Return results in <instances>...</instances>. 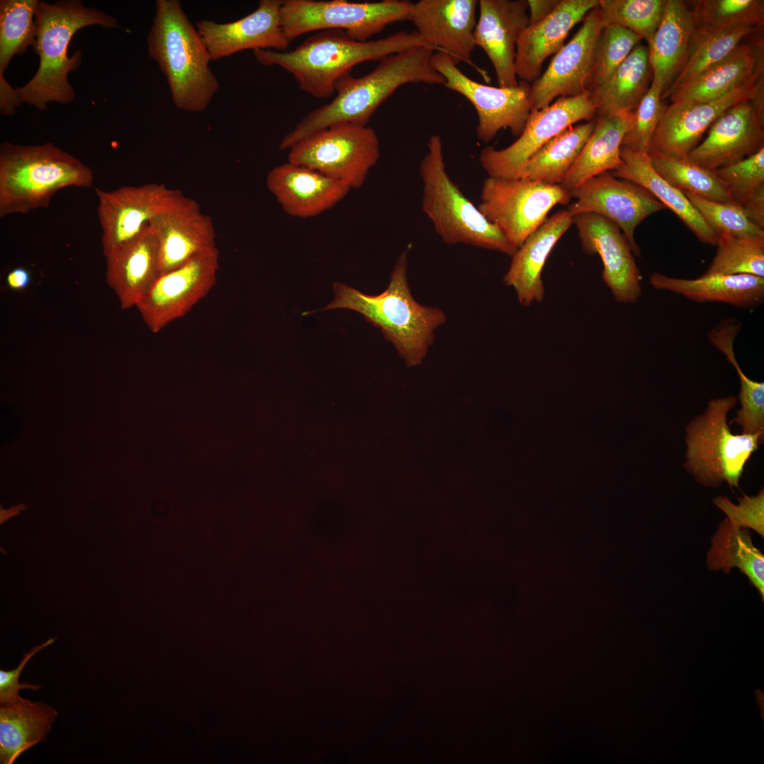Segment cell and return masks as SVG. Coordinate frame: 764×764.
<instances>
[{
	"mask_svg": "<svg viewBox=\"0 0 764 764\" xmlns=\"http://www.w3.org/2000/svg\"><path fill=\"white\" fill-rule=\"evenodd\" d=\"M435 50L417 46L389 55L367 74L342 76L335 84V97L310 111L282 139L279 148L289 150L310 135L331 125L351 122L367 125L378 108L401 86L408 83L444 85V77L434 67Z\"/></svg>",
	"mask_w": 764,
	"mask_h": 764,
	"instance_id": "1",
	"label": "cell"
},
{
	"mask_svg": "<svg viewBox=\"0 0 764 764\" xmlns=\"http://www.w3.org/2000/svg\"><path fill=\"white\" fill-rule=\"evenodd\" d=\"M417 46L432 47L415 30L365 42L354 40L341 30H323L293 50H256L253 53L260 64L279 66L291 74L301 91L326 98L335 93L337 81L358 64L380 61Z\"/></svg>",
	"mask_w": 764,
	"mask_h": 764,
	"instance_id": "2",
	"label": "cell"
},
{
	"mask_svg": "<svg viewBox=\"0 0 764 764\" xmlns=\"http://www.w3.org/2000/svg\"><path fill=\"white\" fill-rule=\"evenodd\" d=\"M408 251L400 253L386 289L366 294L341 282L332 285L335 297L321 311L349 309L379 328L408 366L420 364L433 344L434 330L446 320L439 308L424 306L413 298L407 278Z\"/></svg>",
	"mask_w": 764,
	"mask_h": 764,
	"instance_id": "3",
	"label": "cell"
},
{
	"mask_svg": "<svg viewBox=\"0 0 764 764\" xmlns=\"http://www.w3.org/2000/svg\"><path fill=\"white\" fill-rule=\"evenodd\" d=\"M35 24L36 40L33 48L40 58L39 66L28 82L16 88V93L20 105L27 103L44 110L48 108L49 103H68L74 99L68 74L79 68L82 57L80 50L68 57L69 45L74 34L88 26L115 28L119 24L113 16L86 7L79 0L40 1Z\"/></svg>",
	"mask_w": 764,
	"mask_h": 764,
	"instance_id": "4",
	"label": "cell"
},
{
	"mask_svg": "<svg viewBox=\"0 0 764 764\" xmlns=\"http://www.w3.org/2000/svg\"><path fill=\"white\" fill-rule=\"evenodd\" d=\"M147 37L149 57L166 76L174 105L202 112L219 89L212 61L196 27L178 0L156 1Z\"/></svg>",
	"mask_w": 764,
	"mask_h": 764,
	"instance_id": "5",
	"label": "cell"
},
{
	"mask_svg": "<svg viewBox=\"0 0 764 764\" xmlns=\"http://www.w3.org/2000/svg\"><path fill=\"white\" fill-rule=\"evenodd\" d=\"M91 169L53 143L0 146V216L47 208L60 189L90 187Z\"/></svg>",
	"mask_w": 764,
	"mask_h": 764,
	"instance_id": "6",
	"label": "cell"
},
{
	"mask_svg": "<svg viewBox=\"0 0 764 764\" xmlns=\"http://www.w3.org/2000/svg\"><path fill=\"white\" fill-rule=\"evenodd\" d=\"M419 171L422 183V209L445 243L465 244L511 256L515 253L517 248L450 178L439 134L429 137Z\"/></svg>",
	"mask_w": 764,
	"mask_h": 764,
	"instance_id": "7",
	"label": "cell"
},
{
	"mask_svg": "<svg viewBox=\"0 0 764 764\" xmlns=\"http://www.w3.org/2000/svg\"><path fill=\"white\" fill-rule=\"evenodd\" d=\"M736 403L733 395L712 399L705 412L686 427L684 467L705 487H717L726 482L731 488H739L745 465L763 436L731 432L727 415Z\"/></svg>",
	"mask_w": 764,
	"mask_h": 764,
	"instance_id": "8",
	"label": "cell"
},
{
	"mask_svg": "<svg viewBox=\"0 0 764 764\" xmlns=\"http://www.w3.org/2000/svg\"><path fill=\"white\" fill-rule=\"evenodd\" d=\"M412 4L407 0H284L281 24L289 42L323 30H341L352 39L365 42L390 24L408 21Z\"/></svg>",
	"mask_w": 764,
	"mask_h": 764,
	"instance_id": "9",
	"label": "cell"
},
{
	"mask_svg": "<svg viewBox=\"0 0 764 764\" xmlns=\"http://www.w3.org/2000/svg\"><path fill=\"white\" fill-rule=\"evenodd\" d=\"M381 156L375 130L351 122L335 124L289 149L288 161L313 169L350 189L361 187Z\"/></svg>",
	"mask_w": 764,
	"mask_h": 764,
	"instance_id": "10",
	"label": "cell"
},
{
	"mask_svg": "<svg viewBox=\"0 0 764 764\" xmlns=\"http://www.w3.org/2000/svg\"><path fill=\"white\" fill-rule=\"evenodd\" d=\"M571 198L560 185L488 176L478 208L518 249L543 224L554 206L567 204Z\"/></svg>",
	"mask_w": 764,
	"mask_h": 764,
	"instance_id": "11",
	"label": "cell"
},
{
	"mask_svg": "<svg viewBox=\"0 0 764 764\" xmlns=\"http://www.w3.org/2000/svg\"><path fill=\"white\" fill-rule=\"evenodd\" d=\"M432 61L444 77V86L465 97L475 109L476 135L480 141H492L502 129H509L514 137L520 136L532 112L531 83L521 81L514 87L485 85L463 74L442 52L435 51Z\"/></svg>",
	"mask_w": 764,
	"mask_h": 764,
	"instance_id": "12",
	"label": "cell"
},
{
	"mask_svg": "<svg viewBox=\"0 0 764 764\" xmlns=\"http://www.w3.org/2000/svg\"><path fill=\"white\" fill-rule=\"evenodd\" d=\"M596 108L589 92L574 97L558 98L538 110H533L524 129L509 146L496 149L483 148L479 161L488 176L507 179L521 178L528 158L558 134L580 121H590Z\"/></svg>",
	"mask_w": 764,
	"mask_h": 764,
	"instance_id": "13",
	"label": "cell"
},
{
	"mask_svg": "<svg viewBox=\"0 0 764 764\" xmlns=\"http://www.w3.org/2000/svg\"><path fill=\"white\" fill-rule=\"evenodd\" d=\"M216 247L202 251L183 265L159 275L136 305L154 333L185 316L214 287L219 270Z\"/></svg>",
	"mask_w": 764,
	"mask_h": 764,
	"instance_id": "14",
	"label": "cell"
},
{
	"mask_svg": "<svg viewBox=\"0 0 764 764\" xmlns=\"http://www.w3.org/2000/svg\"><path fill=\"white\" fill-rule=\"evenodd\" d=\"M570 194L576 199L567 209L572 216L594 213L608 219L623 231L633 254L638 257L636 228L647 216L666 208L644 187L618 180L610 171L587 180Z\"/></svg>",
	"mask_w": 764,
	"mask_h": 764,
	"instance_id": "15",
	"label": "cell"
},
{
	"mask_svg": "<svg viewBox=\"0 0 764 764\" xmlns=\"http://www.w3.org/2000/svg\"><path fill=\"white\" fill-rule=\"evenodd\" d=\"M582 21L573 37L555 54L545 72L531 84L532 111L547 107L556 98L589 92L594 50L603 28L598 6Z\"/></svg>",
	"mask_w": 764,
	"mask_h": 764,
	"instance_id": "16",
	"label": "cell"
},
{
	"mask_svg": "<svg viewBox=\"0 0 764 764\" xmlns=\"http://www.w3.org/2000/svg\"><path fill=\"white\" fill-rule=\"evenodd\" d=\"M95 190L105 256L139 234L183 194L158 183L122 186L111 191Z\"/></svg>",
	"mask_w": 764,
	"mask_h": 764,
	"instance_id": "17",
	"label": "cell"
},
{
	"mask_svg": "<svg viewBox=\"0 0 764 764\" xmlns=\"http://www.w3.org/2000/svg\"><path fill=\"white\" fill-rule=\"evenodd\" d=\"M761 75L715 100L665 105L648 154L687 157L722 113L739 103L751 100Z\"/></svg>",
	"mask_w": 764,
	"mask_h": 764,
	"instance_id": "18",
	"label": "cell"
},
{
	"mask_svg": "<svg viewBox=\"0 0 764 764\" xmlns=\"http://www.w3.org/2000/svg\"><path fill=\"white\" fill-rule=\"evenodd\" d=\"M478 7L477 0H419L413 3L408 21L435 51L448 54L456 64H467L490 82L487 72L472 60Z\"/></svg>",
	"mask_w": 764,
	"mask_h": 764,
	"instance_id": "19",
	"label": "cell"
},
{
	"mask_svg": "<svg viewBox=\"0 0 764 764\" xmlns=\"http://www.w3.org/2000/svg\"><path fill=\"white\" fill-rule=\"evenodd\" d=\"M583 250L597 253L603 263L602 278L619 303H633L642 294L641 274L630 245L620 228L594 213L572 216Z\"/></svg>",
	"mask_w": 764,
	"mask_h": 764,
	"instance_id": "20",
	"label": "cell"
},
{
	"mask_svg": "<svg viewBox=\"0 0 764 764\" xmlns=\"http://www.w3.org/2000/svg\"><path fill=\"white\" fill-rule=\"evenodd\" d=\"M282 0H261L257 8L235 21L220 23L201 19L195 27L212 60L245 50L286 51L290 42L281 24Z\"/></svg>",
	"mask_w": 764,
	"mask_h": 764,
	"instance_id": "21",
	"label": "cell"
},
{
	"mask_svg": "<svg viewBox=\"0 0 764 764\" xmlns=\"http://www.w3.org/2000/svg\"><path fill=\"white\" fill-rule=\"evenodd\" d=\"M149 226L158 242L160 275L216 247L212 218L202 212L196 200L183 194L151 219Z\"/></svg>",
	"mask_w": 764,
	"mask_h": 764,
	"instance_id": "22",
	"label": "cell"
},
{
	"mask_svg": "<svg viewBox=\"0 0 764 764\" xmlns=\"http://www.w3.org/2000/svg\"><path fill=\"white\" fill-rule=\"evenodd\" d=\"M763 125L750 100L739 103L715 120L687 157L713 171L739 162L764 147Z\"/></svg>",
	"mask_w": 764,
	"mask_h": 764,
	"instance_id": "23",
	"label": "cell"
},
{
	"mask_svg": "<svg viewBox=\"0 0 764 764\" xmlns=\"http://www.w3.org/2000/svg\"><path fill=\"white\" fill-rule=\"evenodd\" d=\"M474 36L476 47L487 54L499 86L519 83L515 72L517 40L529 24L527 0H480Z\"/></svg>",
	"mask_w": 764,
	"mask_h": 764,
	"instance_id": "24",
	"label": "cell"
},
{
	"mask_svg": "<svg viewBox=\"0 0 764 764\" xmlns=\"http://www.w3.org/2000/svg\"><path fill=\"white\" fill-rule=\"evenodd\" d=\"M266 185L287 214L301 219L332 209L351 190L338 180L289 161L273 168L267 175Z\"/></svg>",
	"mask_w": 764,
	"mask_h": 764,
	"instance_id": "25",
	"label": "cell"
},
{
	"mask_svg": "<svg viewBox=\"0 0 764 764\" xmlns=\"http://www.w3.org/2000/svg\"><path fill=\"white\" fill-rule=\"evenodd\" d=\"M599 3L600 0H561L544 19L528 24L516 42V76L529 83L538 79L544 61L563 47L572 28Z\"/></svg>",
	"mask_w": 764,
	"mask_h": 764,
	"instance_id": "26",
	"label": "cell"
},
{
	"mask_svg": "<svg viewBox=\"0 0 764 764\" xmlns=\"http://www.w3.org/2000/svg\"><path fill=\"white\" fill-rule=\"evenodd\" d=\"M106 282L122 309L136 306L160 275L158 239L146 226L106 256Z\"/></svg>",
	"mask_w": 764,
	"mask_h": 764,
	"instance_id": "27",
	"label": "cell"
},
{
	"mask_svg": "<svg viewBox=\"0 0 764 764\" xmlns=\"http://www.w3.org/2000/svg\"><path fill=\"white\" fill-rule=\"evenodd\" d=\"M572 224V216L567 209L558 211L546 219L511 256L503 281L514 289L522 306L543 300V267L555 244Z\"/></svg>",
	"mask_w": 764,
	"mask_h": 764,
	"instance_id": "28",
	"label": "cell"
},
{
	"mask_svg": "<svg viewBox=\"0 0 764 764\" xmlns=\"http://www.w3.org/2000/svg\"><path fill=\"white\" fill-rule=\"evenodd\" d=\"M652 286L697 302H720L742 309L754 308L764 301V277L751 274H703L682 279L654 272Z\"/></svg>",
	"mask_w": 764,
	"mask_h": 764,
	"instance_id": "29",
	"label": "cell"
},
{
	"mask_svg": "<svg viewBox=\"0 0 764 764\" xmlns=\"http://www.w3.org/2000/svg\"><path fill=\"white\" fill-rule=\"evenodd\" d=\"M695 30V20L686 3L667 0L661 22L647 46L652 79L662 84V96L685 62Z\"/></svg>",
	"mask_w": 764,
	"mask_h": 764,
	"instance_id": "30",
	"label": "cell"
},
{
	"mask_svg": "<svg viewBox=\"0 0 764 764\" xmlns=\"http://www.w3.org/2000/svg\"><path fill=\"white\" fill-rule=\"evenodd\" d=\"M621 163L610 171L617 178L648 190L670 209L702 243L716 245L719 236L708 226L683 192L664 180L654 170L648 154L620 148Z\"/></svg>",
	"mask_w": 764,
	"mask_h": 764,
	"instance_id": "31",
	"label": "cell"
},
{
	"mask_svg": "<svg viewBox=\"0 0 764 764\" xmlns=\"http://www.w3.org/2000/svg\"><path fill=\"white\" fill-rule=\"evenodd\" d=\"M632 120V112L596 115L591 135L560 185L571 193L587 180L618 168Z\"/></svg>",
	"mask_w": 764,
	"mask_h": 764,
	"instance_id": "32",
	"label": "cell"
},
{
	"mask_svg": "<svg viewBox=\"0 0 764 764\" xmlns=\"http://www.w3.org/2000/svg\"><path fill=\"white\" fill-rule=\"evenodd\" d=\"M753 49L740 44L726 57L685 82L670 95L671 102L717 99L763 74Z\"/></svg>",
	"mask_w": 764,
	"mask_h": 764,
	"instance_id": "33",
	"label": "cell"
},
{
	"mask_svg": "<svg viewBox=\"0 0 764 764\" xmlns=\"http://www.w3.org/2000/svg\"><path fill=\"white\" fill-rule=\"evenodd\" d=\"M652 81L647 47L639 43L605 83L589 91L596 115L633 112Z\"/></svg>",
	"mask_w": 764,
	"mask_h": 764,
	"instance_id": "34",
	"label": "cell"
},
{
	"mask_svg": "<svg viewBox=\"0 0 764 764\" xmlns=\"http://www.w3.org/2000/svg\"><path fill=\"white\" fill-rule=\"evenodd\" d=\"M57 716L51 705L24 698L0 705V763L12 764L24 751L44 741Z\"/></svg>",
	"mask_w": 764,
	"mask_h": 764,
	"instance_id": "35",
	"label": "cell"
},
{
	"mask_svg": "<svg viewBox=\"0 0 764 764\" xmlns=\"http://www.w3.org/2000/svg\"><path fill=\"white\" fill-rule=\"evenodd\" d=\"M711 571L729 574L738 568L764 600V555L753 544L748 528H740L727 518L720 522L707 553Z\"/></svg>",
	"mask_w": 764,
	"mask_h": 764,
	"instance_id": "36",
	"label": "cell"
},
{
	"mask_svg": "<svg viewBox=\"0 0 764 764\" xmlns=\"http://www.w3.org/2000/svg\"><path fill=\"white\" fill-rule=\"evenodd\" d=\"M594 124L592 120L571 126L551 139L528 158L521 178L560 185L581 152Z\"/></svg>",
	"mask_w": 764,
	"mask_h": 764,
	"instance_id": "37",
	"label": "cell"
},
{
	"mask_svg": "<svg viewBox=\"0 0 764 764\" xmlns=\"http://www.w3.org/2000/svg\"><path fill=\"white\" fill-rule=\"evenodd\" d=\"M38 0L0 1V100L7 102L15 88L4 73L12 57L33 47L36 40L35 13Z\"/></svg>",
	"mask_w": 764,
	"mask_h": 764,
	"instance_id": "38",
	"label": "cell"
},
{
	"mask_svg": "<svg viewBox=\"0 0 764 764\" xmlns=\"http://www.w3.org/2000/svg\"><path fill=\"white\" fill-rule=\"evenodd\" d=\"M754 28L743 26L714 30L695 27L685 62L661 98L669 96L675 89L726 57Z\"/></svg>",
	"mask_w": 764,
	"mask_h": 764,
	"instance_id": "39",
	"label": "cell"
},
{
	"mask_svg": "<svg viewBox=\"0 0 764 764\" xmlns=\"http://www.w3.org/2000/svg\"><path fill=\"white\" fill-rule=\"evenodd\" d=\"M649 156L658 174L677 189L711 201L732 202L725 185L714 171L694 163L688 157Z\"/></svg>",
	"mask_w": 764,
	"mask_h": 764,
	"instance_id": "40",
	"label": "cell"
},
{
	"mask_svg": "<svg viewBox=\"0 0 764 764\" xmlns=\"http://www.w3.org/2000/svg\"><path fill=\"white\" fill-rule=\"evenodd\" d=\"M695 27L726 30L761 25L764 21L763 0L690 1Z\"/></svg>",
	"mask_w": 764,
	"mask_h": 764,
	"instance_id": "41",
	"label": "cell"
},
{
	"mask_svg": "<svg viewBox=\"0 0 764 764\" xmlns=\"http://www.w3.org/2000/svg\"><path fill=\"white\" fill-rule=\"evenodd\" d=\"M716 245V254L705 274L764 277V234L745 238L720 235Z\"/></svg>",
	"mask_w": 764,
	"mask_h": 764,
	"instance_id": "42",
	"label": "cell"
},
{
	"mask_svg": "<svg viewBox=\"0 0 764 764\" xmlns=\"http://www.w3.org/2000/svg\"><path fill=\"white\" fill-rule=\"evenodd\" d=\"M667 0H600L603 27L626 28L649 42L656 30Z\"/></svg>",
	"mask_w": 764,
	"mask_h": 764,
	"instance_id": "43",
	"label": "cell"
},
{
	"mask_svg": "<svg viewBox=\"0 0 764 764\" xmlns=\"http://www.w3.org/2000/svg\"><path fill=\"white\" fill-rule=\"evenodd\" d=\"M642 40L626 28L613 25L604 26L594 50L589 91L605 83Z\"/></svg>",
	"mask_w": 764,
	"mask_h": 764,
	"instance_id": "44",
	"label": "cell"
},
{
	"mask_svg": "<svg viewBox=\"0 0 764 764\" xmlns=\"http://www.w3.org/2000/svg\"><path fill=\"white\" fill-rule=\"evenodd\" d=\"M714 172L725 185L731 202L740 207L764 197V147Z\"/></svg>",
	"mask_w": 764,
	"mask_h": 764,
	"instance_id": "45",
	"label": "cell"
},
{
	"mask_svg": "<svg viewBox=\"0 0 764 764\" xmlns=\"http://www.w3.org/2000/svg\"><path fill=\"white\" fill-rule=\"evenodd\" d=\"M682 192L719 236L745 238L764 234V230L751 222L736 204L711 201L688 192Z\"/></svg>",
	"mask_w": 764,
	"mask_h": 764,
	"instance_id": "46",
	"label": "cell"
},
{
	"mask_svg": "<svg viewBox=\"0 0 764 764\" xmlns=\"http://www.w3.org/2000/svg\"><path fill=\"white\" fill-rule=\"evenodd\" d=\"M662 93V84L652 79L648 91L632 112V122L621 146L648 154L665 106L661 101Z\"/></svg>",
	"mask_w": 764,
	"mask_h": 764,
	"instance_id": "47",
	"label": "cell"
},
{
	"mask_svg": "<svg viewBox=\"0 0 764 764\" xmlns=\"http://www.w3.org/2000/svg\"><path fill=\"white\" fill-rule=\"evenodd\" d=\"M735 369L740 380V391L738 399L741 409L737 416L730 421L742 428L743 434H756L764 433V383L748 378L741 370L736 357L729 361Z\"/></svg>",
	"mask_w": 764,
	"mask_h": 764,
	"instance_id": "48",
	"label": "cell"
},
{
	"mask_svg": "<svg viewBox=\"0 0 764 764\" xmlns=\"http://www.w3.org/2000/svg\"><path fill=\"white\" fill-rule=\"evenodd\" d=\"M739 504H734L726 496H717L714 504L722 510L727 519L733 524L752 529L764 537V491L762 488L755 496L744 494L738 499Z\"/></svg>",
	"mask_w": 764,
	"mask_h": 764,
	"instance_id": "49",
	"label": "cell"
},
{
	"mask_svg": "<svg viewBox=\"0 0 764 764\" xmlns=\"http://www.w3.org/2000/svg\"><path fill=\"white\" fill-rule=\"evenodd\" d=\"M57 637L48 639L42 644L33 647L23 656L16 668L9 671L0 670V705H7L18 702L23 698L18 694L19 690L29 689L37 691L41 687L39 685L28 682L19 683L20 675L28 661L37 652L54 642Z\"/></svg>",
	"mask_w": 764,
	"mask_h": 764,
	"instance_id": "50",
	"label": "cell"
},
{
	"mask_svg": "<svg viewBox=\"0 0 764 764\" xmlns=\"http://www.w3.org/2000/svg\"><path fill=\"white\" fill-rule=\"evenodd\" d=\"M530 11L529 24L536 23L550 15L561 0H527Z\"/></svg>",
	"mask_w": 764,
	"mask_h": 764,
	"instance_id": "51",
	"label": "cell"
},
{
	"mask_svg": "<svg viewBox=\"0 0 764 764\" xmlns=\"http://www.w3.org/2000/svg\"><path fill=\"white\" fill-rule=\"evenodd\" d=\"M29 272L24 268L18 267L11 270L7 275L6 283L13 290L25 289L30 283Z\"/></svg>",
	"mask_w": 764,
	"mask_h": 764,
	"instance_id": "52",
	"label": "cell"
},
{
	"mask_svg": "<svg viewBox=\"0 0 764 764\" xmlns=\"http://www.w3.org/2000/svg\"><path fill=\"white\" fill-rule=\"evenodd\" d=\"M27 508L24 504H21L11 507L8 509H5L1 506L0 508V523H4L6 520L9 519L12 516L19 514L20 511Z\"/></svg>",
	"mask_w": 764,
	"mask_h": 764,
	"instance_id": "53",
	"label": "cell"
}]
</instances>
